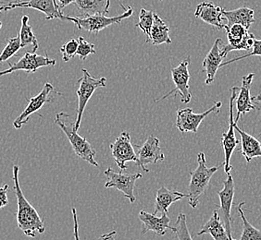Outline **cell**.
Returning <instances> with one entry per match:
<instances>
[{"mask_svg":"<svg viewBox=\"0 0 261 240\" xmlns=\"http://www.w3.org/2000/svg\"><path fill=\"white\" fill-rule=\"evenodd\" d=\"M12 179L14 182V190L17 198V223L20 230L27 236L35 237L37 234H43L45 231L44 221L35 207L31 204L23 194L19 181V165H13Z\"/></svg>","mask_w":261,"mask_h":240,"instance_id":"1","label":"cell"},{"mask_svg":"<svg viewBox=\"0 0 261 240\" xmlns=\"http://www.w3.org/2000/svg\"><path fill=\"white\" fill-rule=\"evenodd\" d=\"M220 167L221 166L207 167L205 154L201 152L197 155V167L196 170L190 172L191 177L187 189L188 203L192 208H196L199 203V199L207 190L211 177Z\"/></svg>","mask_w":261,"mask_h":240,"instance_id":"2","label":"cell"},{"mask_svg":"<svg viewBox=\"0 0 261 240\" xmlns=\"http://www.w3.org/2000/svg\"><path fill=\"white\" fill-rule=\"evenodd\" d=\"M70 115L64 112H60L56 115L55 123L61 128V130L65 133L68 140L70 141L72 150L78 157L86 161V163L94 165L96 167L99 166V164L96 162V152L88 140L86 138L81 137L76 131L73 130L72 126H69L66 123V120Z\"/></svg>","mask_w":261,"mask_h":240,"instance_id":"3","label":"cell"},{"mask_svg":"<svg viewBox=\"0 0 261 240\" xmlns=\"http://www.w3.org/2000/svg\"><path fill=\"white\" fill-rule=\"evenodd\" d=\"M134 10L132 7H128L124 9V12L121 15L115 17H107L106 15L96 14V15L89 16L86 18L80 17H70V16H64L63 20H70L75 24L76 27L79 30H84L97 35L100 31L104 30L106 28L114 24H120L121 21L125 19L130 18L133 15Z\"/></svg>","mask_w":261,"mask_h":240,"instance_id":"4","label":"cell"},{"mask_svg":"<svg viewBox=\"0 0 261 240\" xmlns=\"http://www.w3.org/2000/svg\"><path fill=\"white\" fill-rule=\"evenodd\" d=\"M83 76L78 80L79 88L77 90V96H78V108H77V116L75 122L73 123V130L78 131L80 129L81 122L83 118L84 112L86 109V105L91 99L92 95L96 92V89L101 87H106L107 79L102 77L99 79H96L91 76L89 71L86 69H82Z\"/></svg>","mask_w":261,"mask_h":240,"instance_id":"5","label":"cell"},{"mask_svg":"<svg viewBox=\"0 0 261 240\" xmlns=\"http://www.w3.org/2000/svg\"><path fill=\"white\" fill-rule=\"evenodd\" d=\"M228 45H224L221 49V54L223 58L226 57L229 52L234 50L248 51L254 44L255 35L249 33V31L240 24L225 26Z\"/></svg>","mask_w":261,"mask_h":240,"instance_id":"6","label":"cell"},{"mask_svg":"<svg viewBox=\"0 0 261 240\" xmlns=\"http://www.w3.org/2000/svg\"><path fill=\"white\" fill-rule=\"evenodd\" d=\"M240 87H232L231 89V97H230V125H229V130L227 132H224L222 134L221 138V144L223 147L224 151V171L227 175L231 174V170L232 169V166L231 165V155L233 151L236 148V146L239 144L240 140H237L234 133V125L236 123L233 118V107H234V102L237 98V95L239 93Z\"/></svg>","mask_w":261,"mask_h":240,"instance_id":"7","label":"cell"},{"mask_svg":"<svg viewBox=\"0 0 261 240\" xmlns=\"http://www.w3.org/2000/svg\"><path fill=\"white\" fill-rule=\"evenodd\" d=\"M111 155L116 164L121 170H127L126 163L135 162L139 165L138 156L135 151V146L130 142V136L129 132L123 131L119 137L112 142L111 145Z\"/></svg>","mask_w":261,"mask_h":240,"instance_id":"8","label":"cell"},{"mask_svg":"<svg viewBox=\"0 0 261 240\" xmlns=\"http://www.w3.org/2000/svg\"><path fill=\"white\" fill-rule=\"evenodd\" d=\"M55 94H58V93L56 92L53 85L49 82H46L38 95H35L29 99L25 109L22 111L21 114L14 120L13 127L17 130H20L22 126L27 124L30 119L31 115L35 113H37L45 104L51 103L52 101L54 100Z\"/></svg>","mask_w":261,"mask_h":240,"instance_id":"9","label":"cell"},{"mask_svg":"<svg viewBox=\"0 0 261 240\" xmlns=\"http://www.w3.org/2000/svg\"><path fill=\"white\" fill-rule=\"evenodd\" d=\"M106 176L109 177V181L105 184V188H115L116 190H120L123 193L126 199L130 200V203H134L136 200L135 196V186L136 182L142 177V174H126L123 170L116 173L111 167L108 168L104 172Z\"/></svg>","mask_w":261,"mask_h":240,"instance_id":"10","label":"cell"},{"mask_svg":"<svg viewBox=\"0 0 261 240\" xmlns=\"http://www.w3.org/2000/svg\"><path fill=\"white\" fill-rule=\"evenodd\" d=\"M189 63H190V58L188 57L186 59L182 60L180 65L171 69V77L175 84V88L164 95L163 97L160 98L159 100H156V102L165 100L166 98H168L173 94H175V96L177 94H180L182 104H188L191 101L192 94L190 92V86H189L190 73L188 70Z\"/></svg>","mask_w":261,"mask_h":240,"instance_id":"11","label":"cell"},{"mask_svg":"<svg viewBox=\"0 0 261 240\" xmlns=\"http://www.w3.org/2000/svg\"><path fill=\"white\" fill-rule=\"evenodd\" d=\"M234 191H236L234 181L231 174H229L227 179L224 180L223 182V189L218 192V195L221 201V205H220V209L218 210V213L222 224L226 229L227 235L229 236L230 240H236L233 239L231 236V212L232 203H233V198H234Z\"/></svg>","mask_w":261,"mask_h":240,"instance_id":"12","label":"cell"},{"mask_svg":"<svg viewBox=\"0 0 261 240\" xmlns=\"http://www.w3.org/2000/svg\"><path fill=\"white\" fill-rule=\"evenodd\" d=\"M221 105H222L221 102H216L215 105H213L212 107L201 114H195L192 108L179 109L177 112L176 127L182 133H187V132L196 133L202 121L205 119L210 114L213 113L214 111L219 113Z\"/></svg>","mask_w":261,"mask_h":240,"instance_id":"13","label":"cell"},{"mask_svg":"<svg viewBox=\"0 0 261 240\" xmlns=\"http://www.w3.org/2000/svg\"><path fill=\"white\" fill-rule=\"evenodd\" d=\"M55 65L56 60L49 58L47 54L45 55H40L35 53L26 52L23 56L14 64L9 63L10 68L5 70H1L0 76L10 74L19 70H23L27 73H35V71L40 68Z\"/></svg>","mask_w":261,"mask_h":240,"instance_id":"14","label":"cell"},{"mask_svg":"<svg viewBox=\"0 0 261 240\" xmlns=\"http://www.w3.org/2000/svg\"><path fill=\"white\" fill-rule=\"evenodd\" d=\"M7 11L16 8H30L39 10L45 15V20L60 19L63 20L64 15L59 9L58 3L55 0H23L17 2L7 3Z\"/></svg>","mask_w":261,"mask_h":240,"instance_id":"15","label":"cell"},{"mask_svg":"<svg viewBox=\"0 0 261 240\" xmlns=\"http://www.w3.org/2000/svg\"><path fill=\"white\" fill-rule=\"evenodd\" d=\"M136 147L138 149L137 156L139 166L146 173L149 172L146 165L162 162L165 158L160 147V140L154 135L149 136L143 145Z\"/></svg>","mask_w":261,"mask_h":240,"instance_id":"16","label":"cell"},{"mask_svg":"<svg viewBox=\"0 0 261 240\" xmlns=\"http://www.w3.org/2000/svg\"><path fill=\"white\" fill-rule=\"evenodd\" d=\"M254 77H255V73H250L242 78V86L240 87V90L236 98L237 115L234 119L236 124L238 123L242 115H245L250 111L257 109V107L252 104L251 95H250V89H251Z\"/></svg>","mask_w":261,"mask_h":240,"instance_id":"17","label":"cell"},{"mask_svg":"<svg viewBox=\"0 0 261 240\" xmlns=\"http://www.w3.org/2000/svg\"><path fill=\"white\" fill-rule=\"evenodd\" d=\"M139 219L143 223L141 234L144 235L149 231L155 232L156 235H165L168 229H171V218L168 214H163L161 216H156L154 214H149L146 211H141Z\"/></svg>","mask_w":261,"mask_h":240,"instance_id":"18","label":"cell"},{"mask_svg":"<svg viewBox=\"0 0 261 240\" xmlns=\"http://www.w3.org/2000/svg\"><path fill=\"white\" fill-rule=\"evenodd\" d=\"M195 16L207 24L215 27L218 30L224 29L226 26L223 22L225 19L222 14V8L211 2H202L198 4L196 7Z\"/></svg>","mask_w":261,"mask_h":240,"instance_id":"19","label":"cell"},{"mask_svg":"<svg viewBox=\"0 0 261 240\" xmlns=\"http://www.w3.org/2000/svg\"><path fill=\"white\" fill-rule=\"evenodd\" d=\"M222 44L223 42L221 38L216 39L211 51L207 53L205 59L203 61V68L206 74V84H211L214 81L217 71L221 68L222 61L224 59L221 55L220 48V45Z\"/></svg>","mask_w":261,"mask_h":240,"instance_id":"20","label":"cell"},{"mask_svg":"<svg viewBox=\"0 0 261 240\" xmlns=\"http://www.w3.org/2000/svg\"><path fill=\"white\" fill-rule=\"evenodd\" d=\"M187 197V194L175 190H169L164 186H162L161 189H159L156 191L155 210L153 214L156 215L158 214H169V208L171 204Z\"/></svg>","mask_w":261,"mask_h":240,"instance_id":"21","label":"cell"},{"mask_svg":"<svg viewBox=\"0 0 261 240\" xmlns=\"http://www.w3.org/2000/svg\"><path fill=\"white\" fill-rule=\"evenodd\" d=\"M222 14L224 19L228 21L226 26L240 24L246 27L247 30H249L252 24L256 22L254 18V10L247 7H242L237 10L229 11L222 9Z\"/></svg>","mask_w":261,"mask_h":240,"instance_id":"22","label":"cell"},{"mask_svg":"<svg viewBox=\"0 0 261 240\" xmlns=\"http://www.w3.org/2000/svg\"><path fill=\"white\" fill-rule=\"evenodd\" d=\"M74 5L80 13V18L96 14L107 15L110 10L111 0H75Z\"/></svg>","mask_w":261,"mask_h":240,"instance_id":"23","label":"cell"},{"mask_svg":"<svg viewBox=\"0 0 261 240\" xmlns=\"http://www.w3.org/2000/svg\"><path fill=\"white\" fill-rule=\"evenodd\" d=\"M236 131L241 136L242 155L245 157L246 163H249L252 159L261 157V143L255 137L246 133V131L238 128L237 124L234 125Z\"/></svg>","mask_w":261,"mask_h":240,"instance_id":"24","label":"cell"},{"mask_svg":"<svg viewBox=\"0 0 261 240\" xmlns=\"http://www.w3.org/2000/svg\"><path fill=\"white\" fill-rule=\"evenodd\" d=\"M210 234L214 240H230L227 235L226 229L221 222L218 211H214L211 219L202 226L197 235Z\"/></svg>","mask_w":261,"mask_h":240,"instance_id":"25","label":"cell"},{"mask_svg":"<svg viewBox=\"0 0 261 240\" xmlns=\"http://www.w3.org/2000/svg\"><path fill=\"white\" fill-rule=\"evenodd\" d=\"M152 44L155 45L167 44L170 45L172 43L171 37H170V28L162 20L161 17L154 15V22L151 29L150 40Z\"/></svg>","mask_w":261,"mask_h":240,"instance_id":"26","label":"cell"},{"mask_svg":"<svg viewBox=\"0 0 261 240\" xmlns=\"http://www.w3.org/2000/svg\"><path fill=\"white\" fill-rule=\"evenodd\" d=\"M19 37H20L21 48L31 45L33 46V53H35V51L38 49L39 47L38 41L34 34L32 26L29 25V17L27 15H23L21 18V26H20Z\"/></svg>","mask_w":261,"mask_h":240,"instance_id":"27","label":"cell"},{"mask_svg":"<svg viewBox=\"0 0 261 240\" xmlns=\"http://www.w3.org/2000/svg\"><path fill=\"white\" fill-rule=\"evenodd\" d=\"M246 202H241L238 206V212L240 214L242 222H243V232L239 240H261V231L252 225L245 216L242 206L245 205Z\"/></svg>","mask_w":261,"mask_h":240,"instance_id":"28","label":"cell"},{"mask_svg":"<svg viewBox=\"0 0 261 240\" xmlns=\"http://www.w3.org/2000/svg\"><path fill=\"white\" fill-rule=\"evenodd\" d=\"M154 15L155 13L152 10L142 9L138 18V22L136 24V27L140 28L142 32L147 36L146 42H149L150 40L151 29L154 22Z\"/></svg>","mask_w":261,"mask_h":240,"instance_id":"29","label":"cell"},{"mask_svg":"<svg viewBox=\"0 0 261 240\" xmlns=\"http://www.w3.org/2000/svg\"><path fill=\"white\" fill-rule=\"evenodd\" d=\"M186 221V215L185 214H180L177 217L175 225L171 226V231L179 240H193Z\"/></svg>","mask_w":261,"mask_h":240,"instance_id":"30","label":"cell"},{"mask_svg":"<svg viewBox=\"0 0 261 240\" xmlns=\"http://www.w3.org/2000/svg\"><path fill=\"white\" fill-rule=\"evenodd\" d=\"M21 48L20 45V37H12L8 41V45H6L5 48L0 54V63L5 62L12 57L13 55H16L19 50Z\"/></svg>","mask_w":261,"mask_h":240,"instance_id":"31","label":"cell"},{"mask_svg":"<svg viewBox=\"0 0 261 240\" xmlns=\"http://www.w3.org/2000/svg\"><path fill=\"white\" fill-rule=\"evenodd\" d=\"M78 49H77V54L80 57V59L85 60L89 55L96 54V49H95V45L91 44L89 42L84 38V37H78Z\"/></svg>","mask_w":261,"mask_h":240,"instance_id":"32","label":"cell"},{"mask_svg":"<svg viewBox=\"0 0 261 240\" xmlns=\"http://www.w3.org/2000/svg\"><path fill=\"white\" fill-rule=\"evenodd\" d=\"M77 49H78L77 39H71L62 45L61 47V53L62 54L63 61L68 62L70 59H72L77 54Z\"/></svg>","mask_w":261,"mask_h":240,"instance_id":"33","label":"cell"},{"mask_svg":"<svg viewBox=\"0 0 261 240\" xmlns=\"http://www.w3.org/2000/svg\"><path fill=\"white\" fill-rule=\"evenodd\" d=\"M252 47H253V51H252L251 53H248V54H246V55H241V56L236 57V58H233V59L229 60V61H227V62H224V63L221 64V67L229 65V64H231V63H233V62L244 59V58L249 57V56H253V55L261 56V40H256V39H255Z\"/></svg>","mask_w":261,"mask_h":240,"instance_id":"34","label":"cell"},{"mask_svg":"<svg viewBox=\"0 0 261 240\" xmlns=\"http://www.w3.org/2000/svg\"><path fill=\"white\" fill-rule=\"evenodd\" d=\"M8 190L9 185L8 184H0V209L8 205L9 198H8Z\"/></svg>","mask_w":261,"mask_h":240,"instance_id":"35","label":"cell"},{"mask_svg":"<svg viewBox=\"0 0 261 240\" xmlns=\"http://www.w3.org/2000/svg\"><path fill=\"white\" fill-rule=\"evenodd\" d=\"M71 214L73 217V235H74V240H81L79 236V226H78V216H77V210L75 208L71 209Z\"/></svg>","mask_w":261,"mask_h":240,"instance_id":"36","label":"cell"},{"mask_svg":"<svg viewBox=\"0 0 261 240\" xmlns=\"http://www.w3.org/2000/svg\"><path fill=\"white\" fill-rule=\"evenodd\" d=\"M58 6H59V9L61 11H62L63 9H65L67 6L70 5V4H74L75 0H56Z\"/></svg>","mask_w":261,"mask_h":240,"instance_id":"37","label":"cell"},{"mask_svg":"<svg viewBox=\"0 0 261 240\" xmlns=\"http://www.w3.org/2000/svg\"><path fill=\"white\" fill-rule=\"evenodd\" d=\"M116 235H117L116 231H111L110 233H107V234L101 235L100 237L96 240H115Z\"/></svg>","mask_w":261,"mask_h":240,"instance_id":"38","label":"cell"},{"mask_svg":"<svg viewBox=\"0 0 261 240\" xmlns=\"http://www.w3.org/2000/svg\"><path fill=\"white\" fill-rule=\"evenodd\" d=\"M252 101H254V102H258V103H261V94H259V95H256V96H254V97H252Z\"/></svg>","mask_w":261,"mask_h":240,"instance_id":"39","label":"cell"},{"mask_svg":"<svg viewBox=\"0 0 261 240\" xmlns=\"http://www.w3.org/2000/svg\"><path fill=\"white\" fill-rule=\"evenodd\" d=\"M2 11H7V5L6 4H0V13Z\"/></svg>","mask_w":261,"mask_h":240,"instance_id":"40","label":"cell"},{"mask_svg":"<svg viewBox=\"0 0 261 240\" xmlns=\"http://www.w3.org/2000/svg\"><path fill=\"white\" fill-rule=\"evenodd\" d=\"M2 28V22H0V29Z\"/></svg>","mask_w":261,"mask_h":240,"instance_id":"41","label":"cell"},{"mask_svg":"<svg viewBox=\"0 0 261 240\" xmlns=\"http://www.w3.org/2000/svg\"><path fill=\"white\" fill-rule=\"evenodd\" d=\"M19 1H22V0H19Z\"/></svg>","mask_w":261,"mask_h":240,"instance_id":"42","label":"cell"},{"mask_svg":"<svg viewBox=\"0 0 261 240\" xmlns=\"http://www.w3.org/2000/svg\"><path fill=\"white\" fill-rule=\"evenodd\" d=\"M55 1H56V0H55ZM56 2H57V1H56Z\"/></svg>","mask_w":261,"mask_h":240,"instance_id":"43","label":"cell"},{"mask_svg":"<svg viewBox=\"0 0 261 240\" xmlns=\"http://www.w3.org/2000/svg\"></svg>","mask_w":261,"mask_h":240,"instance_id":"44","label":"cell"}]
</instances>
